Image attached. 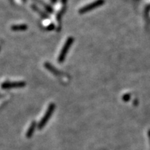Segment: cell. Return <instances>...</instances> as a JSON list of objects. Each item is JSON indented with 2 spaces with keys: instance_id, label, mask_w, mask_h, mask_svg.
<instances>
[{
  "instance_id": "6",
  "label": "cell",
  "mask_w": 150,
  "mask_h": 150,
  "mask_svg": "<svg viewBox=\"0 0 150 150\" xmlns=\"http://www.w3.org/2000/svg\"><path fill=\"white\" fill-rule=\"evenodd\" d=\"M11 29L13 31H25L27 29V26L26 24H16L12 26Z\"/></svg>"
},
{
  "instance_id": "4",
  "label": "cell",
  "mask_w": 150,
  "mask_h": 150,
  "mask_svg": "<svg viewBox=\"0 0 150 150\" xmlns=\"http://www.w3.org/2000/svg\"><path fill=\"white\" fill-rule=\"evenodd\" d=\"M54 108H55V105L54 104H50L49 105V107H48V109L47 110L45 115H44V117L42 119V120H41L40 123V127H42L43 125H45L47 122L49 120V118L51 117L52 112H53L54 110Z\"/></svg>"
},
{
  "instance_id": "5",
  "label": "cell",
  "mask_w": 150,
  "mask_h": 150,
  "mask_svg": "<svg viewBox=\"0 0 150 150\" xmlns=\"http://www.w3.org/2000/svg\"><path fill=\"white\" fill-rule=\"evenodd\" d=\"M45 67H46L47 70L50 71V72H52V74H54V75H56V76H59V75L61 74V72H60L59 70H58L56 68H55V67H54L52 65L50 64V63H45Z\"/></svg>"
},
{
  "instance_id": "1",
  "label": "cell",
  "mask_w": 150,
  "mask_h": 150,
  "mask_svg": "<svg viewBox=\"0 0 150 150\" xmlns=\"http://www.w3.org/2000/svg\"><path fill=\"white\" fill-rule=\"evenodd\" d=\"M73 42H74V38L72 37H69L67 39V40L65 41L64 45H63L61 52H60L59 58H58V61H59V63H63L65 57H66V55L68 53L69 50H70Z\"/></svg>"
},
{
  "instance_id": "3",
  "label": "cell",
  "mask_w": 150,
  "mask_h": 150,
  "mask_svg": "<svg viewBox=\"0 0 150 150\" xmlns=\"http://www.w3.org/2000/svg\"><path fill=\"white\" fill-rule=\"evenodd\" d=\"M26 86V83L24 81H15V82H6L3 84L2 88L5 89L14 88H22Z\"/></svg>"
},
{
  "instance_id": "2",
  "label": "cell",
  "mask_w": 150,
  "mask_h": 150,
  "mask_svg": "<svg viewBox=\"0 0 150 150\" xmlns=\"http://www.w3.org/2000/svg\"><path fill=\"white\" fill-rule=\"evenodd\" d=\"M104 4V0H97V1H93V2L85 6L84 7H82L81 8L79 9V13L80 14H85L86 13H88L90 11L94 10V9L98 8V7H100Z\"/></svg>"
}]
</instances>
